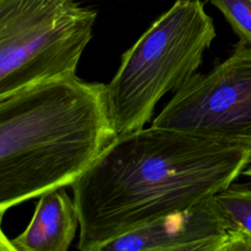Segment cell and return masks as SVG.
I'll return each instance as SVG.
<instances>
[{
  "instance_id": "obj_1",
  "label": "cell",
  "mask_w": 251,
  "mask_h": 251,
  "mask_svg": "<svg viewBox=\"0 0 251 251\" xmlns=\"http://www.w3.org/2000/svg\"><path fill=\"white\" fill-rule=\"evenodd\" d=\"M251 144L151 126L119 134L72 184L80 251L189 208L232 184Z\"/></svg>"
},
{
  "instance_id": "obj_2",
  "label": "cell",
  "mask_w": 251,
  "mask_h": 251,
  "mask_svg": "<svg viewBox=\"0 0 251 251\" xmlns=\"http://www.w3.org/2000/svg\"><path fill=\"white\" fill-rule=\"evenodd\" d=\"M118 136L106 84L76 75L0 97V213L72 186Z\"/></svg>"
},
{
  "instance_id": "obj_3",
  "label": "cell",
  "mask_w": 251,
  "mask_h": 251,
  "mask_svg": "<svg viewBox=\"0 0 251 251\" xmlns=\"http://www.w3.org/2000/svg\"><path fill=\"white\" fill-rule=\"evenodd\" d=\"M215 37L214 21L202 0H176L163 13L122 55L106 84L117 134L144 127L161 98L197 73Z\"/></svg>"
},
{
  "instance_id": "obj_4",
  "label": "cell",
  "mask_w": 251,
  "mask_h": 251,
  "mask_svg": "<svg viewBox=\"0 0 251 251\" xmlns=\"http://www.w3.org/2000/svg\"><path fill=\"white\" fill-rule=\"evenodd\" d=\"M96 18L76 0H0V97L75 75Z\"/></svg>"
},
{
  "instance_id": "obj_5",
  "label": "cell",
  "mask_w": 251,
  "mask_h": 251,
  "mask_svg": "<svg viewBox=\"0 0 251 251\" xmlns=\"http://www.w3.org/2000/svg\"><path fill=\"white\" fill-rule=\"evenodd\" d=\"M152 126L251 144V47L238 41L225 61L192 75Z\"/></svg>"
},
{
  "instance_id": "obj_6",
  "label": "cell",
  "mask_w": 251,
  "mask_h": 251,
  "mask_svg": "<svg viewBox=\"0 0 251 251\" xmlns=\"http://www.w3.org/2000/svg\"><path fill=\"white\" fill-rule=\"evenodd\" d=\"M229 225L215 196L129 231L100 251H228Z\"/></svg>"
},
{
  "instance_id": "obj_7",
  "label": "cell",
  "mask_w": 251,
  "mask_h": 251,
  "mask_svg": "<svg viewBox=\"0 0 251 251\" xmlns=\"http://www.w3.org/2000/svg\"><path fill=\"white\" fill-rule=\"evenodd\" d=\"M79 227L78 214L65 187L39 196L25 229L10 240L17 251H67Z\"/></svg>"
},
{
  "instance_id": "obj_8",
  "label": "cell",
  "mask_w": 251,
  "mask_h": 251,
  "mask_svg": "<svg viewBox=\"0 0 251 251\" xmlns=\"http://www.w3.org/2000/svg\"><path fill=\"white\" fill-rule=\"evenodd\" d=\"M215 197L228 221V251H251V189L230 184Z\"/></svg>"
},
{
  "instance_id": "obj_9",
  "label": "cell",
  "mask_w": 251,
  "mask_h": 251,
  "mask_svg": "<svg viewBox=\"0 0 251 251\" xmlns=\"http://www.w3.org/2000/svg\"><path fill=\"white\" fill-rule=\"evenodd\" d=\"M225 17L239 41L251 47V0H206Z\"/></svg>"
},
{
  "instance_id": "obj_10",
  "label": "cell",
  "mask_w": 251,
  "mask_h": 251,
  "mask_svg": "<svg viewBox=\"0 0 251 251\" xmlns=\"http://www.w3.org/2000/svg\"><path fill=\"white\" fill-rule=\"evenodd\" d=\"M242 175H244V176H246L251 177V160H250V162L248 163V165L246 166V168L243 170Z\"/></svg>"
}]
</instances>
